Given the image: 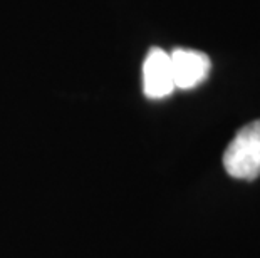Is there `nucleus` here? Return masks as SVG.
Masks as SVG:
<instances>
[{
  "instance_id": "obj_2",
  "label": "nucleus",
  "mask_w": 260,
  "mask_h": 258,
  "mask_svg": "<svg viewBox=\"0 0 260 258\" xmlns=\"http://www.w3.org/2000/svg\"><path fill=\"white\" fill-rule=\"evenodd\" d=\"M143 89L149 99H163L176 89L170 54L163 49L153 47L148 52L143 64Z\"/></svg>"
},
{
  "instance_id": "obj_3",
  "label": "nucleus",
  "mask_w": 260,
  "mask_h": 258,
  "mask_svg": "<svg viewBox=\"0 0 260 258\" xmlns=\"http://www.w3.org/2000/svg\"><path fill=\"white\" fill-rule=\"evenodd\" d=\"M171 69H173L175 87L178 89H193L207 79L210 72V59L207 54L193 49H175L170 52Z\"/></svg>"
},
{
  "instance_id": "obj_1",
  "label": "nucleus",
  "mask_w": 260,
  "mask_h": 258,
  "mask_svg": "<svg viewBox=\"0 0 260 258\" xmlns=\"http://www.w3.org/2000/svg\"><path fill=\"white\" fill-rule=\"evenodd\" d=\"M223 166L237 179L260 176V119L243 126L235 134L223 153Z\"/></svg>"
}]
</instances>
